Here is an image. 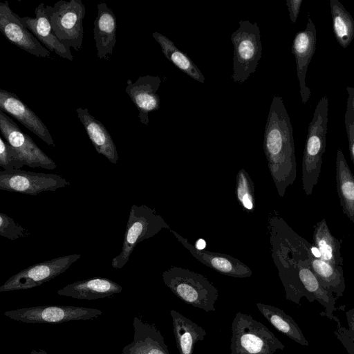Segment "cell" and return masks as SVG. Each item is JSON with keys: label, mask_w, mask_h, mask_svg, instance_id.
I'll return each mask as SVG.
<instances>
[{"label": "cell", "mask_w": 354, "mask_h": 354, "mask_svg": "<svg viewBox=\"0 0 354 354\" xmlns=\"http://www.w3.org/2000/svg\"><path fill=\"white\" fill-rule=\"evenodd\" d=\"M268 230L272 259L286 299L297 305L303 297L310 303L317 301L325 309L321 315L333 320L337 298L321 285L311 270L312 245L277 214L269 216Z\"/></svg>", "instance_id": "obj_1"}, {"label": "cell", "mask_w": 354, "mask_h": 354, "mask_svg": "<svg viewBox=\"0 0 354 354\" xmlns=\"http://www.w3.org/2000/svg\"><path fill=\"white\" fill-rule=\"evenodd\" d=\"M263 150L268 169L280 197L297 176L293 130L281 96L273 97L265 127Z\"/></svg>", "instance_id": "obj_2"}, {"label": "cell", "mask_w": 354, "mask_h": 354, "mask_svg": "<svg viewBox=\"0 0 354 354\" xmlns=\"http://www.w3.org/2000/svg\"><path fill=\"white\" fill-rule=\"evenodd\" d=\"M328 114V99L322 97L318 102L310 121L302 159V185L305 195L309 196L317 185L326 150Z\"/></svg>", "instance_id": "obj_3"}, {"label": "cell", "mask_w": 354, "mask_h": 354, "mask_svg": "<svg viewBox=\"0 0 354 354\" xmlns=\"http://www.w3.org/2000/svg\"><path fill=\"white\" fill-rule=\"evenodd\" d=\"M162 277L170 290L186 304L205 312L215 311L218 290L203 274L172 266Z\"/></svg>", "instance_id": "obj_4"}, {"label": "cell", "mask_w": 354, "mask_h": 354, "mask_svg": "<svg viewBox=\"0 0 354 354\" xmlns=\"http://www.w3.org/2000/svg\"><path fill=\"white\" fill-rule=\"evenodd\" d=\"M285 346L250 315L237 313L232 323L230 354H274Z\"/></svg>", "instance_id": "obj_5"}, {"label": "cell", "mask_w": 354, "mask_h": 354, "mask_svg": "<svg viewBox=\"0 0 354 354\" xmlns=\"http://www.w3.org/2000/svg\"><path fill=\"white\" fill-rule=\"evenodd\" d=\"M163 229L171 230L169 225L155 209L145 205H133L129 212L120 253L115 257L111 266L123 268L137 245L149 239Z\"/></svg>", "instance_id": "obj_6"}, {"label": "cell", "mask_w": 354, "mask_h": 354, "mask_svg": "<svg viewBox=\"0 0 354 354\" xmlns=\"http://www.w3.org/2000/svg\"><path fill=\"white\" fill-rule=\"evenodd\" d=\"M239 24L231 35L234 46L232 78L235 83L242 84L256 71L262 57V45L257 22L241 20Z\"/></svg>", "instance_id": "obj_7"}, {"label": "cell", "mask_w": 354, "mask_h": 354, "mask_svg": "<svg viewBox=\"0 0 354 354\" xmlns=\"http://www.w3.org/2000/svg\"><path fill=\"white\" fill-rule=\"evenodd\" d=\"M53 34L64 46L79 50L84 37L85 6L81 0H59L46 6Z\"/></svg>", "instance_id": "obj_8"}, {"label": "cell", "mask_w": 354, "mask_h": 354, "mask_svg": "<svg viewBox=\"0 0 354 354\" xmlns=\"http://www.w3.org/2000/svg\"><path fill=\"white\" fill-rule=\"evenodd\" d=\"M80 257L81 254H73L30 266L10 277L0 286V292L27 290L39 286L64 272Z\"/></svg>", "instance_id": "obj_9"}, {"label": "cell", "mask_w": 354, "mask_h": 354, "mask_svg": "<svg viewBox=\"0 0 354 354\" xmlns=\"http://www.w3.org/2000/svg\"><path fill=\"white\" fill-rule=\"evenodd\" d=\"M99 309L70 306H41L8 310L4 315L24 323L58 324L69 321L88 320L97 317Z\"/></svg>", "instance_id": "obj_10"}, {"label": "cell", "mask_w": 354, "mask_h": 354, "mask_svg": "<svg viewBox=\"0 0 354 354\" xmlns=\"http://www.w3.org/2000/svg\"><path fill=\"white\" fill-rule=\"evenodd\" d=\"M71 183L60 175L23 169L0 171V189L30 196L44 192H53L65 187Z\"/></svg>", "instance_id": "obj_11"}, {"label": "cell", "mask_w": 354, "mask_h": 354, "mask_svg": "<svg viewBox=\"0 0 354 354\" xmlns=\"http://www.w3.org/2000/svg\"><path fill=\"white\" fill-rule=\"evenodd\" d=\"M0 131L4 140L19 153L26 165L46 169H55L57 167L55 162L1 110Z\"/></svg>", "instance_id": "obj_12"}, {"label": "cell", "mask_w": 354, "mask_h": 354, "mask_svg": "<svg viewBox=\"0 0 354 354\" xmlns=\"http://www.w3.org/2000/svg\"><path fill=\"white\" fill-rule=\"evenodd\" d=\"M0 31L10 42L32 55L50 56L51 52L19 21L7 1L0 3Z\"/></svg>", "instance_id": "obj_13"}, {"label": "cell", "mask_w": 354, "mask_h": 354, "mask_svg": "<svg viewBox=\"0 0 354 354\" xmlns=\"http://www.w3.org/2000/svg\"><path fill=\"white\" fill-rule=\"evenodd\" d=\"M316 41V27L308 14L306 28L296 33L292 44V53L295 58L302 104L308 102L311 94L310 88L306 84V77L308 65L315 52Z\"/></svg>", "instance_id": "obj_14"}, {"label": "cell", "mask_w": 354, "mask_h": 354, "mask_svg": "<svg viewBox=\"0 0 354 354\" xmlns=\"http://www.w3.org/2000/svg\"><path fill=\"white\" fill-rule=\"evenodd\" d=\"M170 231L195 259L218 273L236 278L252 276V270L238 259L225 254L198 249L176 231Z\"/></svg>", "instance_id": "obj_15"}, {"label": "cell", "mask_w": 354, "mask_h": 354, "mask_svg": "<svg viewBox=\"0 0 354 354\" xmlns=\"http://www.w3.org/2000/svg\"><path fill=\"white\" fill-rule=\"evenodd\" d=\"M161 84L158 76H140L133 82L128 80L125 91L138 111L140 122L145 125L149 122V114L160 109V97L156 93Z\"/></svg>", "instance_id": "obj_16"}, {"label": "cell", "mask_w": 354, "mask_h": 354, "mask_svg": "<svg viewBox=\"0 0 354 354\" xmlns=\"http://www.w3.org/2000/svg\"><path fill=\"white\" fill-rule=\"evenodd\" d=\"M0 109L18 120L48 145L55 147L45 124L15 93L4 89L0 90Z\"/></svg>", "instance_id": "obj_17"}, {"label": "cell", "mask_w": 354, "mask_h": 354, "mask_svg": "<svg viewBox=\"0 0 354 354\" xmlns=\"http://www.w3.org/2000/svg\"><path fill=\"white\" fill-rule=\"evenodd\" d=\"M35 13V17H19L17 15V18L48 50L72 61L73 57L71 48L62 44L53 32L50 18L44 3L37 6Z\"/></svg>", "instance_id": "obj_18"}, {"label": "cell", "mask_w": 354, "mask_h": 354, "mask_svg": "<svg viewBox=\"0 0 354 354\" xmlns=\"http://www.w3.org/2000/svg\"><path fill=\"white\" fill-rule=\"evenodd\" d=\"M133 339L122 354H170L160 331L138 317L133 320Z\"/></svg>", "instance_id": "obj_19"}, {"label": "cell", "mask_w": 354, "mask_h": 354, "mask_svg": "<svg viewBox=\"0 0 354 354\" xmlns=\"http://www.w3.org/2000/svg\"><path fill=\"white\" fill-rule=\"evenodd\" d=\"M122 290V287L110 279L93 277L68 284L58 290L57 294L74 299L93 300L111 297Z\"/></svg>", "instance_id": "obj_20"}, {"label": "cell", "mask_w": 354, "mask_h": 354, "mask_svg": "<svg viewBox=\"0 0 354 354\" xmlns=\"http://www.w3.org/2000/svg\"><path fill=\"white\" fill-rule=\"evenodd\" d=\"M76 113L96 151L111 163L117 164L119 158L117 148L106 128L88 109L79 107Z\"/></svg>", "instance_id": "obj_21"}, {"label": "cell", "mask_w": 354, "mask_h": 354, "mask_svg": "<svg viewBox=\"0 0 354 354\" xmlns=\"http://www.w3.org/2000/svg\"><path fill=\"white\" fill-rule=\"evenodd\" d=\"M97 7L93 28L97 55L100 59L107 58L113 54L116 43V18L106 3H100Z\"/></svg>", "instance_id": "obj_22"}, {"label": "cell", "mask_w": 354, "mask_h": 354, "mask_svg": "<svg viewBox=\"0 0 354 354\" xmlns=\"http://www.w3.org/2000/svg\"><path fill=\"white\" fill-rule=\"evenodd\" d=\"M173 331L179 354H193L195 345L203 340L206 331L175 310H170Z\"/></svg>", "instance_id": "obj_23"}, {"label": "cell", "mask_w": 354, "mask_h": 354, "mask_svg": "<svg viewBox=\"0 0 354 354\" xmlns=\"http://www.w3.org/2000/svg\"><path fill=\"white\" fill-rule=\"evenodd\" d=\"M336 186L343 213L354 223V174L340 149H337L335 168Z\"/></svg>", "instance_id": "obj_24"}, {"label": "cell", "mask_w": 354, "mask_h": 354, "mask_svg": "<svg viewBox=\"0 0 354 354\" xmlns=\"http://www.w3.org/2000/svg\"><path fill=\"white\" fill-rule=\"evenodd\" d=\"M256 306L266 319L279 332L301 346L309 345L299 325L283 310L259 302Z\"/></svg>", "instance_id": "obj_25"}, {"label": "cell", "mask_w": 354, "mask_h": 354, "mask_svg": "<svg viewBox=\"0 0 354 354\" xmlns=\"http://www.w3.org/2000/svg\"><path fill=\"white\" fill-rule=\"evenodd\" d=\"M313 241L319 250V259L335 266H343L340 252L342 241L331 234L325 218L315 225Z\"/></svg>", "instance_id": "obj_26"}, {"label": "cell", "mask_w": 354, "mask_h": 354, "mask_svg": "<svg viewBox=\"0 0 354 354\" xmlns=\"http://www.w3.org/2000/svg\"><path fill=\"white\" fill-rule=\"evenodd\" d=\"M312 271L321 285L333 292L337 297L343 296L345 290V279L342 266H335L316 257L313 253L310 257Z\"/></svg>", "instance_id": "obj_27"}, {"label": "cell", "mask_w": 354, "mask_h": 354, "mask_svg": "<svg viewBox=\"0 0 354 354\" xmlns=\"http://www.w3.org/2000/svg\"><path fill=\"white\" fill-rule=\"evenodd\" d=\"M153 39L159 44L165 57L184 73L200 82H205V77L192 60L166 36L154 32Z\"/></svg>", "instance_id": "obj_28"}, {"label": "cell", "mask_w": 354, "mask_h": 354, "mask_svg": "<svg viewBox=\"0 0 354 354\" xmlns=\"http://www.w3.org/2000/svg\"><path fill=\"white\" fill-rule=\"evenodd\" d=\"M332 28L338 44L346 48L354 38V19L338 0H330Z\"/></svg>", "instance_id": "obj_29"}, {"label": "cell", "mask_w": 354, "mask_h": 354, "mask_svg": "<svg viewBox=\"0 0 354 354\" xmlns=\"http://www.w3.org/2000/svg\"><path fill=\"white\" fill-rule=\"evenodd\" d=\"M235 195L241 208L247 213H252L256 207L254 185L248 173L239 170L236 178Z\"/></svg>", "instance_id": "obj_30"}, {"label": "cell", "mask_w": 354, "mask_h": 354, "mask_svg": "<svg viewBox=\"0 0 354 354\" xmlns=\"http://www.w3.org/2000/svg\"><path fill=\"white\" fill-rule=\"evenodd\" d=\"M25 165L19 153L0 137V166L3 170L21 169Z\"/></svg>", "instance_id": "obj_31"}, {"label": "cell", "mask_w": 354, "mask_h": 354, "mask_svg": "<svg viewBox=\"0 0 354 354\" xmlns=\"http://www.w3.org/2000/svg\"><path fill=\"white\" fill-rule=\"evenodd\" d=\"M0 235L14 241L19 238L27 237L30 232L13 218L4 213H0Z\"/></svg>", "instance_id": "obj_32"}, {"label": "cell", "mask_w": 354, "mask_h": 354, "mask_svg": "<svg viewBox=\"0 0 354 354\" xmlns=\"http://www.w3.org/2000/svg\"><path fill=\"white\" fill-rule=\"evenodd\" d=\"M333 321L337 323L334 334L346 348L348 354H354V341L348 335V330L341 325L339 320L334 316Z\"/></svg>", "instance_id": "obj_33"}, {"label": "cell", "mask_w": 354, "mask_h": 354, "mask_svg": "<svg viewBox=\"0 0 354 354\" xmlns=\"http://www.w3.org/2000/svg\"><path fill=\"white\" fill-rule=\"evenodd\" d=\"M348 98L344 115L345 125L349 126L354 131V88L346 86Z\"/></svg>", "instance_id": "obj_34"}, {"label": "cell", "mask_w": 354, "mask_h": 354, "mask_svg": "<svg viewBox=\"0 0 354 354\" xmlns=\"http://www.w3.org/2000/svg\"><path fill=\"white\" fill-rule=\"evenodd\" d=\"M302 2V0H286V1L290 21L293 24L297 21Z\"/></svg>", "instance_id": "obj_35"}, {"label": "cell", "mask_w": 354, "mask_h": 354, "mask_svg": "<svg viewBox=\"0 0 354 354\" xmlns=\"http://www.w3.org/2000/svg\"><path fill=\"white\" fill-rule=\"evenodd\" d=\"M345 314L348 326V333L354 341V308L347 310Z\"/></svg>", "instance_id": "obj_36"}, {"label": "cell", "mask_w": 354, "mask_h": 354, "mask_svg": "<svg viewBox=\"0 0 354 354\" xmlns=\"http://www.w3.org/2000/svg\"><path fill=\"white\" fill-rule=\"evenodd\" d=\"M345 127L348 140L350 156L354 165V131L349 126L345 125Z\"/></svg>", "instance_id": "obj_37"}, {"label": "cell", "mask_w": 354, "mask_h": 354, "mask_svg": "<svg viewBox=\"0 0 354 354\" xmlns=\"http://www.w3.org/2000/svg\"><path fill=\"white\" fill-rule=\"evenodd\" d=\"M30 354H48L45 351L39 349V351L32 350Z\"/></svg>", "instance_id": "obj_38"}]
</instances>
